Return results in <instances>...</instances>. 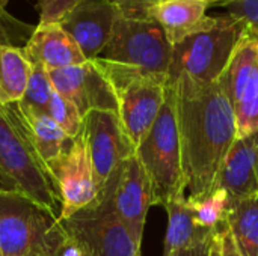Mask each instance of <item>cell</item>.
<instances>
[{"mask_svg": "<svg viewBox=\"0 0 258 256\" xmlns=\"http://www.w3.org/2000/svg\"><path fill=\"white\" fill-rule=\"evenodd\" d=\"M168 83L175 97L184 186L189 196H201L213 189L237 137L234 113L218 81L203 83L180 75Z\"/></svg>", "mask_w": 258, "mask_h": 256, "instance_id": "1", "label": "cell"}, {"mask_svg": "<svg viewBox=\"0 0 258 256\" xmlns=\"http://www.w3.org/2000/svg\"><path fill=\"white\" fill-rule=\"evenodd\" d=\"M68 234L51 211L24 193H0V256H56Z\"/></svg>", "mask_w": 258, "mask_h": 256, "instance_id": "2", "label": "cell"}, {"mask_svg": "<svg viewBox=\"0 0 258 256\" xmlns=\"http://www.w3.org/2000/svg\"><path fill=\"white\" fill-rule=\"evenodd\" d=\"M136 157L150 178L154 205L163 207L172 199L186 196L175 97L169 83L156 122L136 146Z\"/></svg>", "mask_w": 258, "mask_h": 256, "instance_id": "3", "label": "cell"}, {"mask_svg": "<svg viewBox=\"0 0 258 256\" xmlns=\"http://www.w3.org/2000/svg\"><path fill=\"white\" fill-rule=\"evenodd\" d=\"M245 32L237 17L228 12L215 15L212 26L172 45L168 80L186 75L203 83L218 81Z\"/></svg>", "mask_w": 258, "mask_h": 256, "instance_id": "4", "label": "cell"}, {"mask_svg": "<svg viewBox=\"0 0 258 256\" xmlns=\"http://www.w3.org/2000/svg\"><path fill=\"white\" fill-rule=\"evenodd\" d=\"M110 80L118 98V116L135 146L156 122L168 84V75L147 74L94 59Z\"/></svg>", "mask_w": 258, "mask_h": 256, "instance_id": "5", "label": "cell"}, {"mask_svg": "<svg viewBox=\"0 0 258 256\" xmlns=\"http://www.w3.org/2000/svg\"><path fill=\"white\" fill-rule=\"evenodd\" d=\"M97 59L147 74L168 75L172 44L157 21L121 15L115 23L110 41Z\"/></svg>", "mask_w": 258, "mask_h": 256, "instance_id": "6", "label": "cell"}, {"mask_svg": "<svg viewBox=\"0 0 258 256\" xmlns=\"http://www.w3.org/2000/svg\"><path fill=\"white\" fill-rule=\"evenodd\" d=\"M0 166L18 184L21 192L62 220L57 186L47 164L0 106Z\"/></svg>", "mask_w": 258, "mask_h": 256, "instance_id": "7", "label": "cell"}, {"mask_svg": "<svg viewBox=\"0 0 258 256\" xmlns=\"http://www.w3.org/2000/svg\"><path fill=\"white\" fill-rule=\"evenodd\" d=\"M118 172L109 181L97 204L62 220L67 234L79 243L86 256L139 255L141 246L135 241L113 207V187Z\"/></svg>", "mask_w": 258, "mask_h": 256, "instance_id": "8", "label": "cell"}, {"mask_svg": "<svg viewBox=\"0 0 258 256\" xmlns=\"http://www.w3.org/2000/svg\"><path fill=\"white\" fill-rule=\"evenodd\" d=\"M234 113L237 137L258 131V45L246 29L218 80Z\"/></svg>", "mask_w": 258, "mask_h": 256, "instance_id": "9", "label": "cell"}, {"mask_svg": "<svg viewBox=\"0 0 258 256\" xmlns=\"http://www.w3.org/2000/svg\"><path fill=\"white\" fill-rule=\"evenodd\" d=\"M100 199L115 174L125 160L136 154V146L128 139L118 113L94 110L83 118L82 128Z\"/></svg>", "mask_w": 258, "mask_h": 256, "instance_id": "10", "label": "cell"}, {"mask_svg": "<svg viewBox=\"0 0 258 256\" xmlns=\"http://www.w3.org/2000/svg\"><path fill=\"white\" fill-rule=\"evenodd\" d=\"M48 169L59 190L62 220L100 201V192L83 133L73 140L62 155L48 164Z\"/></svg>", "mask_w": 258, "mask_h": 256, "instance_id": "11", "label": "cell"}, {"mask_svg": "<svg viewBox=\"0 0 258 256\" xmlns=\"http://www.w3.org/2000/svg\"><path fill=\"white\" fill-rule=\"evenodd\" d=\"M47 72L54 91L67 98L82 118L94 110L118 113L116 92L107 75L94 60Z\"/></svg>", "mask_w": 258, "mask_h": 256, "instance_id": "12", "label": "cell"}, {"mask_svg": "<svg viewBox=\"0 0 258 256\" xmlns=\"http://www.w3.org/2000/svg\"><path fill=\"white\" fill-rule=\"evenodd\" d=\"M119 11L109 0H80L60 21L86 60H94L110 41Z\"/></svg>", "mask_w": 258, "mask_h": 256, "instance_id": "13", "label": "cell"}, {"mask_svg": "<svg viewBox=\"0 0 258 256\" xmlns=\"http://www.w3.org/2000/svg\"><path fill=\"white\" fill-rule=\"evenodd\" d=\"M151 205H154L153 187L147 172L135 154L124 161L116 175L113 207L139 246L144 235L147 213Z\"/></svg>", "mask_w": 258, "mask_h": 256, "instance_id": "14", "label": "cell"}, {"mask_svg": "<svg viewBox=\"0 0 258 256\" xmlns=\"http://www.w3.org/2000/svg\"><path fill=\"white\" fill-rule=\"evenodd\" d=\"M213 189H224L230 204L258 195V131L236 137L221 164Z\"/></svg>", "mask_w": 258, "mask_h": 256, "instance_id": "15", "label": "cell"}, {"mask_svg": "<svg viewBox=\"0 0 258 256\" xmlns=\"http://www.w3.org/2000/svg\"><path fill=\"white\" fill-rule=\"evenodd\" d=\"M5 109L47 167L62 155L74 140L70 139L47 113H42L23 101L6 104Z\"/></svg>", "mask_w": 258, "mask_h": 256, "instance_id": "16", "label": "cell"}, {"mask_svg": "<svg viewBox=\"0 0 258 256\" xmlns=\"http://www.w3.org/2000/svg\"><path fill=\"white\" fill-rule=\"evenodd\" d=\"M23 53L30 65H39L45 71L82 65L86 60L76 41L59 23H38Z\"/></svg>", "mask_w": 258, "mask_h": 256, "instance_id": "17", "label": "cell"}, {"mask_svg": "<svg viewBox=\"0 0 258 256\" xmlns=\"http://www.w3.org/2000/svg\"><path fill=\"white\" fill-rule=\"evenodd\" d=\"M207 8L203 0H160L150 8L148 18L163 27L174 45L213 24L215 15H207Z\"/></svg>", "mask_w": 258, "mask_h": 256, "instance_id": "18", "label": "cell"}, {"mask_svg": "<svg viewBox=\"0 0 258 256\" xmlns=\"http://www.w3.org/2000/svg\"><path fill=\"white\" fill-rule=\"evenodd\" d=\"M165 210L168 213V229L165 237L163 256H169L172 252L192 246L195 243L210 240L215 234L201 229L192 217L186 196L177 198L166 202Z\"/></svg>", "mask_w": 258, "mask_h": 256, "instance_id": "19", "label": "cell"}, {"mask_svg": "<svg viewBox=\"0 0 258 256\" xmlns=\"http://www.w3.org/2000/svg\"><path fill=\"white\" fill-rule=\"evenodd\" d=\"M32 65L21 47L0 45V106L23 98L30 77Z\"/></svg>", "mask_w": 258, "mask_h": 256, "instance_id": "20", "label": "cell"}, {"mask_svg": "<svg viewBox=\"0 0 258 256\" xmlns=\"http://www.w3.org/2000/svg\"><path fill=\"white\" fill-rule=\"evenodd\" d=\"M228 228L242 256H258V195L230 204Z\"/></svg>", "mask_w": 258, "mask_h": 256, "instance_id": "21", "label": "cell"}, {"mask_svg": "<svg viewBox=\"0 0 258 256\" xmlns=\"http://www.w3.org/2000/svg\"><path fill=\"white\" fill-rule=\"evenodd\" d=\"M194 222L212 234L228 226L230 198L224 189H212L201 196H187Z\"/></svg>", "mask_w": 258, "mask_h": 256, "instance_id": "22", "label": "cell"}, {"mask_svg": "<svg viewBox=\"0 0 258 256\" xmlns=\"http://www.w3.org/2000/svg\"><path fill=\"white\" fill-rule=\"evenodd\" d=\"M53 94H54V88L51 84L48 72L39 65H32L27 88L20 101L48 115V107Z\"/></svg>", "mask_w": 258, "mask_h": 256, "instance_id": "23", "label": "cell"}, {"mask_svg": "<svg viewBox=\"0 0 258 256\" xmlns=\"http://www.w3.org/2000/svg\"><path fill=\"white\" fill-rule=\"evenodd\" d=\"M48 116L63 130V133L70 139H76L82 133V128H83L82 115L67 98H63L56 91L50 101Z\"/></svg>", "mask_w": 258, "mask_h": 256, "instance_id": "24", "label": "cell"}, {"mask_svg": "<svg viewBox=\"0 0 258 256\" xmlns=\"http://www.w3.org/2000/svg\"><path fill=\"white\" fill-rule=\"evenodd\" d=\"M35 26L12 15L6 6L0 3V45L24 47L33 33Z\"/></svg>", "mask_w": 258, "mask_h": 256, "instance_id": "25", "label": "cell"}, {"mask_svg": "<svg viewBox=\"0 0 258 256\" xmlns=\"http://www.w3.org/2000/svg\"><path fill=\"white\" fill-rule=\"evenodd\" d=\"M224 8L225 12L237 17L249 32L258 35V0H237Z\"/></svg>", "mask_w": 258, "mask_h": 256, "instance_id": "26", "label": "cell"}, {"mask_svg": "<svg viewBox=\"0 0 258 256\" xmlns=\"http://www.w3.org/2000/svg\"><path fill=\"white\" fill-rule=\"evenodd\" d=\"M80 0H38L39 23H59Z\"/></svg>", "mask_w": 258, "mask_h": 256, "instance_id": "27", "label": "cell"}, {"mask_svg": "<svg viewBox=\"0 0 258 256\" xmlns=\"http://www.w3.org/2000/svg\"><path fill=\"white\" fill-rule=\"evenodd\" d=\"M210 256H242L237 250L234 238L230 228H224L212 237L210 241Z\"/></svg>", "mask_w": 258, "mask_h": 256, "instance_id": "28", "label": "cell"}, {"mask_svg": "<svg viewBox=\"0 0 258 256\" xmlns=\"http://www.w3.org/2000/svg\"><path fill=\"white\" fill-rule=\"evenodd\" d=\"M125 18H148L150 8L159 0H109Z\"/></svg>", "mask_w": 258, "mask_h": 256, "instance_id": "29", "label": "cell"}, {"mask_svg": "<svg viewBox=\"0 0 258 256\" xmlns=\"http://www.w3.org/2000/svg\"><path fill=\"white\" fill-rule=\"evenodd\" d=\"M210 241H212V238L195 243L187 247H181V249L172 252L169 256H210Z\"/></svg>", "mask_w": 258, "mask_h": 256, "instance_id": "30", "label": "cell"}, {"mask_svg": "<svg viewBox=\"0 0 258 256\" xmlns=\"http://www.w3.org/2000/svg\"><path fill=\"white\" fill-rule=\"evenodd\" d=\"M56 256H86V253L79 246V243L68 235V240L65 241V244L60 247V250L57 252Z\"/></svg>", "mask_w": 258, "mask_h": 256, "instance_id": "31", "label": "cell"}, {"mask_svg": "<svg viewBox=\"0 0 258 256\" xmlns=\"http://www.w3.org/2000/svg\"><path fill=\"white\" fill-rule=\"evenodd\" d=\"M5 192H8V193H18V192H21V189L18 187V184L0 166V193H5Z\"/></svg>", "mask_w": 258, "mask_h": 256, "instance_id": "32", "label": "cell"}, {"mask_svg": "<svg viewBox=\"0 0 258 256\" xmlns=\"http://www.w3.org/2000/svg\"><path fill=\"white\" fill-rule=\"evenodd\" d=\"M203 2H206L207 5H222V6H225V5L233 3V2H237V0H203Z\"/></svg>", "mask_w": 258, "mask_h": 256, "instance_id": "33", "label": "cell"}, {"mask_svg": "<svg viewBox=\"0 0 258 256\" xmlns=\"http://www.w3.org/2000/svg\"><path fill=\"white\" fill-rule=\"evenodd\" d=\"M8 2H9V0H0V3H2L3 6H6V5H8Z\"/></svg>", "mask_w": 258, "mask_h": 256, "instance_id": "34", "label": "cell"}, {"mask_svg": "<svg viewBox=\"0 0 258 256\" xmlns=\"http://www.w3.org/2000/svg\"><path fill=\"white\" fill-rule=\"evenodd\" d=\"M251 33H252V32H251ZM252 35L255 36V39H257V45H258V35H255V33H252Z\"/></svg>", "mask_w": 258, "mask_h": 256, "instance_id": "35", "label": "cell"}, {"mask_svg": "<svg viewBox=\"0 0 258 256\" xmlns=\"http://www.w3.org/2000/svg\"><path fill=\"white\" fill-rule=\"evenodd\" d=\"M30 256H41V255H30Z\"/></svg>", "mask_w": 258, "mask_h": 256, "instance_id": "36", "label": "cell"}, {"mask_svg": "<svg viewBox=\"0 0 258 256\" xmlns=\"http://www.w3.org/2000/svg\"><path fill=\"white\" fill-rule=\"evenodd\" d=\"M138 256H141V253H139V255H138Z\"/></svg>", "mask_w": 258, "mask_h": 256, "instance_id": "37", "label": "cell"}]
</instances>
